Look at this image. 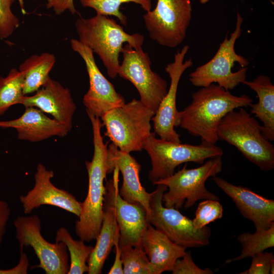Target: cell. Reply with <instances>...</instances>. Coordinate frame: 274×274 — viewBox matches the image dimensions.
Segmentation results:
<instances>
[{
    "label": "cell",
    "mask_w": 274,
    "mask_h": 274,
    "mask_svg": "<svg viewBox=\"0 0 274 274\" xmlns=\"http://www.w3.org/2000/svg\"><path fill=\"white\" fill-rule=\"evenodd\" d=\"M112 179L106 182L104 195L103 217L96 242L87 260L88 274H100L105 261L114 246L115 237L119 229L116 218L114 195L118 185L119 169L113 170Z\"/></svg>",
    "instance_id": "obj_17"
},
{
    "label": "cell",
    "mask_w": 274,
    "mask_h": 274,
    "mask_svg": "<svg viewBox=\"0 0 274 274\" xmlns=\"http://www.w3.org/2000/svg\"><path fill=\"white\" fill-rule=\"evenodd\" d=\"M120 248L124 274H155L141 244Z\"/></svg>",
    "instance_id": "obj_29"
},
{
    "label": "cell",
    "mask_w": 274,
    "mask_h": 274,
    "mask_svg": "<svg viewBox=\"0 0 274 274\" xmlns=\"http://www.w3.org/2000/svg\"><path fill=\"white\" fill-rule=\"evenodd\" d=\"M0 128L16 130L19 140L39 142L52 136L64 137L71 131L63 123L47 116L36 107H25L23 114L11 120L0 121Z\"/></svg>",
    "instance_id": "obj_20"
},
{
    "label": "cell",
    "mask_w": 274,
    "mask_h": 274,
    "mask_svg": "<svg viewBox=\"0 0 274 274\" xmlns=\"http://www.w3.org/2000/svg\"><path fill=\"white\" fill-rule=\"evenodd\" d=\"M23 14H25L23 0H18Z\"/></svg>",
    "instance_id": "obj_38"
},
{
    "label": "cell",
    "mask_w": 274,
    "mask_h": 274,
    "mask_svg": "<svg viewBox=\"0 0 274 274\" xmlns=\"http://www.w3.org/2000/svg\"><path fill=\"white\" fill-rule=\"evenodd\" d=\"M29 266L27 255L23 252V250H20V257L18 263L10 269H0V274H27Z\"/></svg>",
    "instance_id": "obj_35"
},
{
    "label": "cell",
    "mask_w": 274,
    "mask_h": 274,
    "mask_svg": "<svg viewBox=\"0 0 274 274\" xmlns=\"http://www.w3.org/2000/svg\"><path fill=\"white\" fill-rule=\"evenodd\" d=\"M173 274H213L210 268H201L194 262L190 252L186 251L184 256L178 259L172 271Z\"/></svg>",
    "instance_id": "obj_32"
},
{
    "label": "cell",
    "mask_w": 274,
    "mask_h": 274,
    "mask_svg": "<svg viewBox=\"0 0 274 274\" xmlns=\"http://www.w3.org/2000/svg\"><path fill=\"white\" fill-rule=\"evenodd\" d=\"M83 7L94 10L96 14L114 16L120 22L127 25V17L120 10V6L124 3H133L139 5L146 12L151 10V0H80Z\"/></svg>",
    "instance_id": "obj_28"
},
{
    "label": "cell",
    "mask_w": 274,
    "mask_h": 274,
    "mask_svg": "<svg viewBox=\"0 0 274 274\" xmlns=\"http://www.w3.org/2000/svg\"><path fill=\"white\" fill-rule=\"evenodd\" d=\"M237 239L242 247L241 253L235 258L227 259L225 264L252 257L266 249L273 247L274 224L268 229L261 231H255L253 233L243 232L238 235Z\"/></svg>",
    "instance_id": "obj_26"
},
{
    "label": "cell",
    "mask_w": 274,
    "mask_h": 274,
    "mask_svg": "<svg viewBox=\"0 0 274 274\" xmlns=\"http://www.w3.org/2000/svg\"><path fill=\"white\" fill-rule=\"evenodd\" d=\"M10 213V209L8 203L5 201L0 200V245L6 232Z\"/></svg>",
    "instance_id": "obj_37"
},
{
    "label": "cell",
    "mask_w": 274,
    "mask_h": 274,
    "mask_svg": "<svg viewBox=\"0 0 274 274\" xmlns=\"http://www.w3.org/2000/svg\"><path fill=\"white\" fill-rule=\"evenodd\" d=\"M46 8L52 9L56 15H61L68 11L73 15L76 12L74 0H47Z\"/></svg>",
    "instance_id": "obj_34"
},
{
    "label": "cell",
    "mask_w": 274,
    "mask_h": 274,
    "mask_svg": "<svg viewBox=\"0 0 274 274\" xmlns=\"http://www.w3.org/2000/svg\"><path fill=\"white\" fill-rule=\"evenodd\" d=\"M121 53L123 60L118 75L135 86L140 96V100L155 114L167 91V82L152 70L150 57L142 47L135 49L126 44Z\"/></svg>",
    "instance_id": "obj_11"
},
{
    "label": "cell",
    "mask_w": 274,
    "mask_h": 274,
    "mask_svg": "<svg viewBox=\"0 0 274 274\" xmlns=\"http://www.w3.org/2000/svg\"><path fill=\"white\" fill-rule=\"evenodd\" d=\"M192 11L190 0H157L154 9L143 15L150 39L166 47L179 46L186 37Z\"/></svg>",
    "instance_id": "obj_10"
},
{
    "label": "cell",
    "mask_w": 274,
    "mask_h": 274,
    "mask_svg": "<svg viewBox=\"0 0 274 274\" xmlns=\"http://www.w3.org/2000/svg\"><path fill=\"white\" fill-rule=\"evenodd\" d=\"M70 44L84 60L89 77V89L83 98L87 113L100 118L108 111L124 104L123 97L99 70L92 50L77 39H71Z\"/></svg>",
    "instance_id": "obj_13"
},
{
    "label": "cell",
    "mask_w": 274,
    "mask_h": 274,
    "mask_svg": "<svg viewBox=\"0 0 274 274\" xmlns=\"http://www.w3.org/2000/svg\"><path fill=\"white\" fill-rule=\"evenodd\" d=\"M56 61L54 54L44 52L26 58L19 66L24 77V95L35 92L46 82Z\"/></svg>",
    "instance_id": "obj_24"
},
{
    "label": "cell",
    "mask_w": 274,
    "mask_h": 274,
    "mask_svg": "<svg viewBox=\"0 0 274 274\" xmlns=\"http://www.w3.org/2000/svg\"><path fill=\"white\" fill-rule=\"evenodd\" d=\"M155 113L140 100L114 108L100 118L108 136L120 151L130 153L141 151L152 132L151 121Z\"/></svg>",
    "instance_id": "obj_6"
},
{
    "label": "cell",
    "mask_w": 274,
    "mask_h": 274,
    "mask_svg": "<svg viewBox=\"0 0 274 274\" xmlns=\"http://www.w3.org/2000/svg\"><path fill=\"white\" fill-rule=\"evenodd\" d=\"M24 77L21 72L11 68L6 77L0 76V116L15 105L21 104Z\"/></svg>",
    "instance_id": "obj_27"
},
{
    "label": "cell",
    "mask_w": 274,
    "mask_h": 274,
    "mask_svg": "<svg viewBox=\"0 0 274 274\" xmlns=\"http://www.w3.org/2000/svg\"><path fill=\"white\" fill-rule=\"evenodd\" d=\"M210 0H199V2L201 4H204L208 2ZM273 5V3L271 1V0H268Z\"/></svg>",
    "instance_id": "obj_39"
},
{
    "label": "cell",
    "mask_w": 274,
    "mask_h": 274,
    "mask_svg": "<svg viewBox=\"0 0 274 274\" xmlns=\"http://www.w3.org/2000/svg\"><path fill=\"white\" fill-rule=\"evenodd\" d=\"M223 207L219 200L206 199L200 202L192 220L194 227L200 229L209 223L221 219L223 216Z\"/></svg>",
    "instance_id": "obj_30"
},
{
    "label": "cell",
    "mask_w": 274,
    "mask_h": 274,
    "mask_svg": "<svg viewBox=\"0 0 274 274\" xmlns=\"http://www.w3.org/2000/svg\"><path fill=\"white\" fill-rule=\"evenodd\" d=\"M20 250L31 247L39 260L37 267L46 274H67L70 269L67 249L63 242L50 243L41 234L38 216H19L14 221Z\"/></svg>",
    "instance_id": "obj_12"
},
{
    "label": "cell",
    "mask_w": 274,
    "mask_h": 274,
    "mask_svg": "<svg viewBox=\"0 0 274 274\" xmlns=\"http://www.w3.org/2000/svg\"><path fill=\"white\" fill-rule=\"evenodd\" d=\"M243 21V17L237 12L235 28L230 37L226 35L210 60L190 74L189 81L193 85L203 87L217 84L229 90L246 80L249 62L235 50V42L242 33Z\"/></svg>",
    "instance_id": "obj_5"
},
{
    "label": "cell",
    "mask_w": 274,
    "mask_h": 274,
    "mask_svg": "<svg viewBox=\"0 0 274 274\" xmlns=\"http://www.w3.org/2000/svg\"><path fill=\"white\" fill-rule=\"evenodd\" d=\"M262 126L244 107L227 114L218 128L219 140L234 146L261 170L274 167V147L263 135Z\"/></svg>",
    "instance_id": "obj_4"
},
{
    "label": "cell",
    "mask_w": 274,
    "mask_h": 274,
    "mask_svg": "<svg viewBox=\"0 0 274 274\" xmlns=\"http://www.w3.org/2000/svg\"><path fill=\"white\" fill-rule=\"evenodd\" d=\"M243 84L257 94L258 102L251 104L250 114L262 123L263 136L269 141H274V86L270 78L259 75L252 81L245 80Z\"/></svg>",
    "instance_id": "obj_23"
},
{
    "label": "cell",
    "mask_w": 274,
    "mask_h": 274,
    "mask_svg": "<svg viewBox=\"0 0 274 274\" xmlns=\"http://www.w3.org/2000/svg\"><path fill=\"white\" fill-rule=\"evenodd\" d=\"M108 174L112 173L115 167L121 172L123 183L119 194L126 201L140 203L146 210L147 218L150 214L149 200L151 193L147 192L142 185L139 177L141 165L129 153L120 151L113 144L108 148Z\"/></svg>",
    "instance_id": "obj_19"
},
{
    "label": "cell",
    "mask_w": 274,
    "mask_h": 274,
    "mask_svg": "<svg viewBox=\"0 0 274 274\" xmlns=\"http://www.w3.org/2000/svg\"><path fill=\"white\" fill-rule=\"evenodd\" d=\"M114 246L115 247V260L108 273L123 274V265L121 258V249L119 245V232L117 233L115 237Z\"/></svg>",
    "instance_id": "obj_36"
},
{
    "label": "cell",
    "mask_w": 274,
    "mask_h": 274,
    "mask_svg": "<svg viewBox=\"0 0 274 274\" xmlns=\"http://www.w3.org/2000/svg\"><path fill=\"white\" fill-rule=\"evenodd\" d=\"M143 149L151 158L152 168L148 177L153 184L172 176L182 163L192 162L202 164L208 159L223 154L222 148L214 144L203 141L197 145L175 143L158 139L154 132L147 139Z\"/></svg>",
    "instance_id": "obj_7"
},
{
    "label": "cell",
    "mask_w": 274,
    "mask_h": 274,
    "mask_svg": "<svg viewBox=\"0 0 274 274\" xmlns=\"http://www.w3.org/2000/svg\"><path fill=\"white\" fill-rule=\"evenodd\" d=\"M54 177L52 170L46 168L39 163L34 176L33 188L25 195H21L24 213L30 214L34 209L42 205H51L65 210L79 217L82 210V202L67 191L57 188L51 182Z\"/></svg>",
    "instance_id": "obj_15"
},
{
    "label": "cell",
    "mask_w": 274,
    "mask_h": 274,
    "mask_svg": "<svg viewBox=\"0 0 274 274\" xmlns=\"http://www.w3.org/2000/svg\"><path fill=\"white\" fill-rule=\"evenodd\" d=\"M21 104L25 107L37 108L43 112L50 114L53 118L71 130L76 105L69 89L50 76L34 95H24Z\"/></svg>",
    "instance_id": "obj_18"
},
{
    "label": "cell",
    "mask_w": 274,
    "mask_h": 274,
    "mask_svg": "<svg viewBox=\"0 0 274 274\" xmlns=\"http://www.w3.org/2000/svg\"><path fill=\"white\" fill-rule=\"evenodd\" d=\"M223 166L221 157L210 158L202 165L194 168H187V163L172 176L155 182L154 185L163 184L168 190L163 195L162 202L166 208L179 210L192 207L201 199L219 200L216 194L209 191L206 182L219 173Z\"/></svg>",
    "instance_id": "obj_8"
},
{
    "label": "cell",
    "mask_w": 274,
    "mask_h": 274,
    "mask_svg": "<svg viewBox=\"0 0 274 274\" xmlns=\"http://www.w3.org/2000/svg\"><path fill=\"white\" fill-rule=\"evenodd\" d=\"M78 40L98 55L109 76L114 79L120 66L119 57L124 43L135 49L142 48L143 35L126 32L115 19L96 14L89 18H79L75 23Z\"/></svg>",
    "instance_id": "obj_3"
},
{
    "label": "cell",
    "mask_w": 274,
    "mask_h": 274,
    "mask_svg": "<svg viewBox=\"0 0 274 274\" xmlns=\"http://www.w3.org/2000/svg\"><path fill=\"white\" fill-rule=\"evenodd\" d=\"M141 245L155 274L172 271L177 260L186 252L185 248L172 242L151 224L142 236Z\"/></svg>",
    "instance_id": "obj_22"
},
{
    "label": "cell",
    "mask_w": 274,
    "mask_h": 274,
    "mask_svg": "<svg viewBox=\"0 0 274 274\" xmlns=\"http://www.w3.org/2000/svg\"><path fill=\"white\" fill-rule=\"evenodd\" d=\"M55 242H63L70 253V264L67 274H83L88 272L87 260L93 247L86 246L84 241L73 238L64 227L59 228L56 232Z\"/></svg>",
    "instance_id": "obj_25"
},
{
    "label": "cell",
    "mask_w": 274,
    "mask_h": 274,
    "mask_svg": "<svg viewBox=\"0 0 274 274\" xmlns=\"http://www.w3.org/2000/svg\"><path fill=\"white\" fill-rule=\"evenodd\" d=\"M15 0H0V39L9 37L19 26L11 7Z\"/></svg>",
    "instance_id": "obj_31"
},
{
    "label": "cell",
    "mask_w": 274,
    "mask_h": 274,
    "mask_svg": "<svg viewBox=\"0 0 274 274\" xmlns=\"http://www.w3.org/2000/svg\"><path fill=\"white\" fill-rule=\"evenodd\" d=\"M114 204L120 248L141 244L142 236L150 224L145 208L140 203L124 200L119 194L118 185L115 189Z\"/></svg>",
    "instance_id": "obj_21"
},
{
    "label": "cell",
    "mask_w": 274,
    "mask_h": 274,
    "mask_svg": "<svg viewBox=\"0 0 274 274\" xmlns=\"http://www.w3.org/2000/svg\"><path fill=\"white\" fill-rule=\"evenodd\" d=\"M253 99L246 94L236 96L216 84L201 87L192 95L191 102L178 111L175 127L180 126L201 141L216 144L219 124L229 112L250 106Z\"/></svg>",
    "instance_id": "obj_1"
},
{
    "label": "cell",
    "mask_w": 274,
    "mask_h": 274,
    "mask_svg": "<svg viewBox=\"0 0 274 274\" xmlns=\"http://www.w3.org/2000/svg\"><path fill=\"white\" fill-rule=\"evenodd\" d=\"M167 187L157 184L151 193L149 200L150 214L148 220L155 228L166 235L175 244L187 248H200L210 243L211 231L204 226L196 228L192 220L182 214L178 209L162 205L163 193Z\"/></svg>",
    "instance_id": "obj_9"
},
{
    "label": "cell",
    "mask_w": 274,
    "mask_h": 274,
    "mask_svg": "<svg viewBox=\"0 0 274 274\" xmlns=\"http://www.w3.org/2000/svg\"><path fill=\"white\" fill-rule=\"evenodd\" d=\"M252 262L248 269L239 274H269L271 264L274 261L272 252H261L252 257Z\"/></svg>",
    "instance_id": "obj_33"
},
{
    "label": "cell",
    "mask_w": 274,
    "mask_h": 274,
    "mask_svg": "<svg viewBox=\"0 0 274 274\" xmlns=\"http://www.w3.org/2000/svg\"><path fill=\"white\" fill-rule=\"evenodd\" d=\"M218 187L229 196L242 215L261 231L274 224V201L254 192L248 187L233 185L216 176L212 177Z\"/></svg>",
    "instance_id": "obj_16"
},
{
    "label": "cell",
    "mask_w": 274,
    "mask_h": 274,
    "mask_svg": "<svg viewBox=\"0 0 274 274\" xmlns=\"http://www.w3.org/2000/svg\"><path fill=\"white\" fill-rule=\"evenodd\" d=\"M92 125L94 152L92 160L86 161L88 175V189L82 202V210L75 224V232L86 242L96 239L99 233L103 217L104 181L108 174V143H104L101 134L103 126L98 116L87 114Z\"/></svg>",
    "instance_id": "obj_2"
},
{
    "label": "cell",
    "mask_w": 274,
    "mask_h": 274,
    "mask_svg": "<svg viewBox=\"0 0 274 274\" xmlns=\"http://www.w3.org/2000/svg\"><path fill=\"white\" fill-rule=\"evenodd\" d=\"M189 49L188 45L184 46L175 54L174 61L166 66L165 70L170 78V85L152 118L154 133L165 141L181 143L180 134L175 130L178 112L176 97L179 83L183 74L193 63L191 58L184 61Z\"/></svg>",
    "instance_id": "obj_14"
}]
</instances>
